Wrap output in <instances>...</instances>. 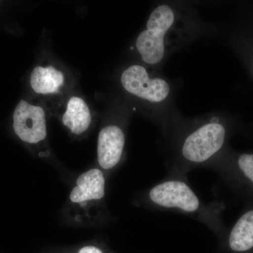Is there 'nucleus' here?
<instances>
[{
    "label": "nucleus",
    "mask_w": 253,
    "mask_h": 253,
    "mask_svg": "<svg viewBox=\"0 0 253 253\" xmlns=\"http://www.w3.org/2000/svg\"><path fill=\"white\" fill-rule=\"evenodd\" d=\"M30 82L36 94H54L59 93L63 87L65 76L54 66H37L32 71Z\"/></svg>",
    "instance_id": "9"
},
{
    "label": "nucleus",
    "mask_w": 253,
    "mask_h": 253,
    "mask_svg": "<svg viewBox=\"0 0 253 253\" xmlns=\"http://www.w3.org/2000/svg\"><path fill=\"white\" fill-rule=\"evenodd\" d=\"M229 246L233 251L244 252L253 247V211L246 212L231 231Z\"/></svg>",
    "instance_id": "10"
},
{
    "label": "nucleus",
    "mask_w": 253,
    "mask_h": 253,
    "mask_svg": "<svg viewBox=\"0 0 253 253\" xmlns=\"http://www.w3.org/2000/svg\"><path fill=\"white\" fill-rule=\"evenodd\" d=\"M14 129L24 142L39 144L46 137V116L44 109L21 100L14 110Z\"/></svg>",
    "instance_id": "4"
},
{
    "label": "nucleus",
    "mask_w": 253,
    "mask_h": 253,
    "mask_svg": "<svg viewBox=\"0 0 253 253\" xmlns=\"http://www.w3.org/2000/svg\"><path fill=\"white\" fill-rule=\"evenodd\" d=\"M143 64H132L123 70L120 83L123 90L140 101L150 111H169L174 99V87L167 78L158 71Z\"/></svg>",
    "instance_id": "2"
},
{
    "label": "nucleus",
    "mask_w": 253,
    "mask_h": 253,
    "mask_svg": "<svg viewBox=\"0 0 253 253\" xmlns=\"http://www.w3.org/2000/svg\"><path fill=\"white\" fill-rule=\"evenodd\" d=\"M238 163L241 170L253 183V155H241Z\"/></svg>",
    "instance_id": "11"
},
{
    "label": "nucleus",
    "mask_w": 253,
    "mask_h": 253,
    "mask_svg": "<svg viewBox=\"0 0 253 253\" xmlns=\"http://www.w3.org/2000/svg\"><path fill=\"white\" fill-rule=\"evenodd\" d=\"M225 136V127L219 118L212 116L186 138L181 154L191 162H204L221 149Z\"/></svg>",
    "instance_id": "3"
},
{
    "label": "nucleus",
    "mask_w": 253,
    "mask_h": 253,
    "mask_svg": "<svg viewBox=\"0 0 253 253\" xmlns=\"http://www.w3.org/2000/svg\"><path fill=\"white\" fill-rule=\"evenodd\" d=\"M78 253H103L102 251L94 246H86L82 248Z\"/></svg>",
    "instance_id": "12"
},
{
    "label": "nucleus",
    "mask_w": 253,
    "mask_h": 253,
    "mask_svg": "<svg viewBox=\"0 0 253 253\" xmlns=\"http://www.w3.org/2000/svg\"><path fill=\"white\" fill-rule=\"evenodd\" d=\"M195 8L182 2H163L151 11L134 48L143 65L158 71L171 55L210 31Z\"/></svg>",
    "instance_id": "1"
},
{
    "label": "nucleus",
    "mask_w": 253,
    "mask_h": 253,
    "mask_svg": "<svg viewBox=\"0 0 253 253\" xmlns=\"http://www.w3.org/2000/svg\"><path fill=\"white\" fill-rule=\"evenodd\" d=\"M125 141L124 131L119 126L109 125L101 129L98 136L97 158L103 169H111L120 162Z\"/></svg>",
    "instance_id": "6"
},
{
    "label": "nucleus",
    "mask_w": 253,
    "mask_h": 253,
    "mask_svg": "<svg viewBox=\"0 0 253 253\" xmlns=\"http://www.w3.org/2000/svg\"><path fill=\"white\" fill-rule=\"evenodd\" d=\"M150 199L158 206L178 208L186 212H194L199 201L189 186L179 181H169L155 186L150 191Z\"/></svg>",
    "instance_id": "5"
},
{
    "label": "nucleus",
    "mask_w": 253,
    "mask_h": 253,
    "mask_svg": "<svg viewBox=\"0 0 253 253\" xmlns=\"http://www.w3.org/2000/svg\"><path fill=\"white\" fill-rule=\"evenodd\" d=\"M104 195V174L97 168H93L78 176L76 185L70 194V200L73 204H83L103 199Z\"/></svg>",
    "instance_id": "7"
},
{
    "label": "nucleus",
    "mask_w": 253,
    "mask_h": 253,
    "mask_svg": "<svg viewBox=\"0 0 253 253\" xmlns=\"http://www.w3.org/2000/svg\"><path fill=\"white\" fill-rule=\"evenodd\" d=\"M62 123L76 135L85 132L91 123L90 109L85 101L77 96L70 98L62 116Z\"/></svg>",
    "instance_id": "8"
}]
</instances>
